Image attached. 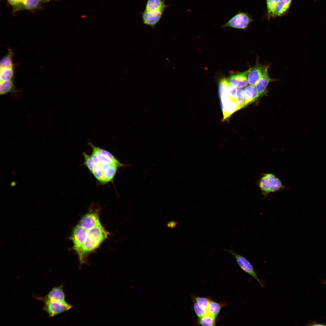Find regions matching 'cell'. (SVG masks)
I'll return each mask as SVG.
<instances>
[{"label":"cell","instance_id":"cell-24","mask_svg":"<svg viewBox=\"0 0 326 326\" xmlns=\"http://www.w3.org/2000/svg\"><path fill=\"white\" fill-rule=\"evenodd\" d=\"M14 88L13 79L0 82V93L1 95L5 94L12 91Z\"/></svg>","mask_w":326,"mask_h":326},{"label":"cell","instance_id":"cell-9","mask_svg":"<svg viewBox=\"0 0 326 326\" xmlns=\"http://www.w3.org/2000/svg\"><path fill=\"white\" fill-rule=\"evenodd\" d=\"M79 224L88 230L101 224L98 213L91 212L87 213L81 218Z\"/></svg>","mask_w":326,"mask_h":326},{"label":"cell","instance_id":"cell-33","mask_svg":"<svg viewBox=\"0 0 326 326\" xmlns=\"http://www.w3.org/2000/svg\"><path fill=\"white\" fill-rule=\"evenodd\" d=\"M42 0V1H44V2H49V1H51L52 0Z\"/></svg>","mask_w":326,"mask_h":326},{"label":"cell","instance_id":"cell-8","mask_svg":"<svg viewBox=\"0 0 326 326\" xmlns=\"http://www.w3.org/2000/svg\"><path fill=\"white\" fill-rule=\"evenodd\" d=\"M251 68L243 72L231 73L227 79L228 81L230 84L238 88L246 87L248 83V75Z\"/></svg>","mask_w":326,"mask_h":326},{"label":"cell","instance_id":"cell-32","mask_svg":"<svg viewBox=\"0 0 326 326\" xmlns=\"http://www.w3.org/2000/svg\"><path fill=\"white\" fill-rule=\"evenodd\" d=\"M322 283H323L325 285H326V280H322Z\"/></svg>","mask_w":326,"mask_h":326},{"label":"cell","instance_id":"cell-28","mask_svg":"<svg viewBox=\"0 0 326 326\" xmlns=\"http://www.w3.org/2000/svg\"><path fill=\"white\" fill-rule=\"evenodd\" d=\"M279 1L280 0H266L268 19L270 18L272 13Z\"/></svg>","mask_w":326,"mask_h":326},{"label":"cell","instance_id":"cell-17","mask_svg":"<svg viewBox=\"0 0 326 326\" xmlns=\"http://www.w3.org/2000/svg\"><path fill=\"white\" fill-rule=\"evenodd\" d=\"M42 0H23L17 7L13 9L14 12L20 10H32L37 8L39 6Z\"/></svg>","mask_w":326,"mask_h":326},{"label":"cell","instance_id":"cell-20","mask_svg":"<svg viewBox=\"0 0 326 326\" xmlns=\"http://www.w3.org/2000/svg\"><path fill=\"white\" fill-rule=\"evenodd\" d=\"M239 110L236 101L231 100L230 103L222 109L224 121L231 116L235 111Z\"/></svg>","mask_w":326,"mask_h":326},{"label":"cell","instance_id":"cell-13","mask_svg":"<svg viewBox=\"0 0 326 326\" xmlns=\"http://www.w3.org/2000/svg\"><path fill=\"white\" fill-rule=\"evenodd\" d=\"M228 81L223 78L219 82L218 92L222 109L228 105L231 101L228 93L226 86Z\"/></svg>","mask_w":326,"mask_h":326},{"label":"cell","instance_id":"cell-18","mask_svg":"<svg viewBox=\"0 0 326 326\" xmlns=\"http://www.w3.org/2000/svg\"><path fill=\"white\" fill-rule=\"evenodd\" d=\"M227 305L225 302H218L212 299L210 301L207 310V314L215 318H218L222 308Z\"/></svg>","mask_w":326,"mask_h":326},{"label":"cell","instance_id":"cell-15","mask_svg":"<svg viewBox=\"0 0 326 326\" xmlns=\"http://www.w3.org/2000/svg\"><path fill=\"white\" fill-rule=\"evenodd\" d=\"M268 66L266 69L261 77L255 86L260 96L266 93L269 83L274 80L273 79L270 78L268 75Z\"/></svg>","mask_w":326,"mask_h":326},{"label":"cell","instance_id":"cell-19","mask_svg":"<svg viewBox=\"0 0 326 326\" xmlns=\"http://www.w3.org/2000/svg\"><path fill=\"white\" fill-rule=\"evenodd\" d=\"M167 7L163 0H148L145 10L148 11H164Z\"/></svg>","mask_w":326,"mask_h":326},{"label":"cell","instance_id":"cell-2","mask_svg":"<svg viewBox=\"0 0 326 326\" xmlns=\"http://www.w3.org/2000/svg\"><path fill=\"white\" fill-rule=\"evenodd\" d=\"M257 184L264 197H267L270 193L282 191L286 188L281 180L271 173L261 174Z\"/></svg>","mask_w":326,"mask_h":326},{"label":"cell","instance_id":"cell-31","mask_svg":"<svg viewBox=\"0 0 326 326\" xmlns=\"http://www.w3.org/2000/svg\"><path fill=\"white\" fill-rule=\"evenodd\" d=\"M308 324H309L308 325H310V326H311V325L312 326H323V325L324 326H325V325H326L325 324H323L318 323H317L316 322H314L313 321L311 322H309Z\"/></svg>","mask_w":326,"mask_h":326},{"label":"cell","instance_id":"cell-5","mask_svg":"<svg viewBox=\"0 0 326 326\" xmlns=\"http://www.w3.org/2000/svg\"><path fill=\"white\" fill-rule=\"evenodd\" d=\"M225 250L229 252L234 257L238 264L243 270L256 280L262 288L264 287V283L259 279L252 264L246 257L236 253L232 249Z\"/></svg>","mask_w":326,"mask_h":326},{"label":"cell","instance_id":"cell-7","mask_svg":"<svg viewBox=\"0 0 326 326\" xmlns=\"http://www.w3.org/2000/svg\"><path fill=\"white\" fill-rule=\"evenodd\" d=\"M88 230L79 224L74 228L70 239L73 243V248L77 254L78 257L81 255L83 246L85 241Z\"/></svg>","mask_w":326,"mask_h":326},{"label":"cell","instance_id":"cell-22","mask_svg":"<svg viewBox=\"0 0 326 326\" xmlns=\"http://www.w3.org/2000/svg\"><path fill=\"white\" fill-rule=\"evenodd\" d=\"M7 54L2 57L0 61V68L14 67V64L13 62V57L14 53L10 48H9Z\"/></svg>","mask_w":326,"mask_h":326},{"label":"cell","instance_id":"cell-3","mask_svg":"<svg viewBox=\"0 0 326 326\" xmlns=\"http://www.w3.org/2000/svg\"><path fill=\"white\" fill-rule=\"evenodd\" d=\"M92 149V153L90 155L94 164L121 163L111 153L100 147L94 145L89 142Z\"/></svg>","mask_w":326,"mask_h":326},{"label":"cell","instance_id":"cell-1","mask_svg":"<svg viewBox=\"0 0 326 326\" xmlns=\"http://www.w3.org/2000/svg\"><path fill=\"white\" fill-rule=\"evenodd\" d=\"M108 235V232L101 224L88 230L82 253L78 257L81 264L86 262L88 256L99 247Z\"/></svg>","mask_w":326,"mask_h":326},{"label":"cell","instance_id":"cell-26","mask_svg":"<svg viewBox=\"0 0 326 326\" xmlns=\"http://www.w3.org/2000/svg\"><path fill=\"white\" fill-rule=\"evenodd\" d=\"M236 101L239 109L245 107V98L244 91L241 88H238L237 89Z\"/></svg>","mask_w":326,"mask_h":326},{"label":"cell","instance_id":"cell-6","mask_svg":"<svg viewBox=\"0 0 326 326\" xmlns=\"http://www.w3.org/2000/svg\"><path fill=\"white\" fill-rule=\"evenodd\" d=\"M253 21L251 16L247 13L239 11L227 22L222 25V27L245 30Z\"/></svg>","mask_w":326,"mask_h":326},{"label":"cell","instance_id":"cell-16","mask_svg":"<svg viewBox=\"0 0 326 326\" xmlns=\"http://www.w3.org/2000/svg\"><path fill=\"white\" fill-rule=\"evenodd\" d=\"M244 93L245 107L256 101L260 96L255 86L250 85L245 88Z\"/></svg>","mask_w":326,"mask_h":326},{"label":"cell","instance_id":"cell-27","mask_svg":"<svg viewBox=\"0 0 326 326\" xmlns=\"http://www.w3.org/2000/svg\"><path fill=\"white\" fill-rule=\"evenodd\" d=\"M193 301V308L198 318L204 316L207 314V311L201 307L197 302Z\"/></svg>","mask_w":326,"mask_h":326},{"label":"cell","instance_id":"cell-14","mask_svg":"<svg viewBox=\"0 0 326 326\" xmlns=\"http://www.w3.org/2000/svg\"><path fill=\"white\" fill-rule=\"evenodd\" d=\"M292 0H280L272 13L270 18L280 17L288 11Z\"/></svg>","mask_w":326,"mask_h":326},{"label":"cell","instance_id":"cell-11","mask_svg":"<svg viewBox=\"0 0 326 326\" xmlns=\"http://www.w3.org/2000/svg\"><path fill=\"white\" fill-rule=\"evenodd\" d=\"M268 66L262 65L257 62L255 65L251 67L248 75V83L250 85L255 86L260 79Z\"/></svg>","mask_w":326,"mask_h":326},{"label":"cell","instance_id":"cell-4","mask_svg":"<svg viewBox=\"0 0 326 326\" xmlns=\"http://www.w3.org/2000/svg\"><path fill=\"white\" fill-rule=\"evenodd\" d=\"M42 301L44 305L42 309L47 313L49 318L54 317L67 311L73 306L66 301L45 300Z\"/></svg>","mask_w":326,"mask_h":326},{"label":"cell","instance_id":"cell-29","mask_svg":"<svg viewBox=\"0 0 326 326\" xmlns=\"http://www.w3.org/2000/svg\"><path fill=\"white\" fill-rule=\"evenodd\" d=\"M226 88L231 100L236 101L237 90L236 87L230 84L228 81Z\"/></svg>","mask_w":326,"mask_h":326},{"label":"cell","instance_id":"cell-25","mask_svg":"<svg viewBox=\"0 0 326 326\" xmlns=\"http://www.w3.org/2000/svg\"><path fill=\"white\" fill-rule=\"evenodd\" d=\"M191 298L193 301L197 302L207 311L209 304L211 300L210 297H201L193 295L191 296Z\"/></svg>","mask_w":326,"mask_h":326},{"label":"cell","instance_id":"cell-23","mask_svg":"<svg viewBox=\"0 0 326 326\" xmlns=\"http://www.w3.org/2000/svg\"><path fill=\"white\" fill-rule=\"evenodd\" d=\"M13 67L0 68V82L12 79L14 75Z\"/></svg>","mask_w":326,"mask_h":326},{"label":"cell","instance_id":"cell-21","mask_svg":"<svg viewBox=\"0 0 326 326\" xmlns=\"http://www.w3.org/2000/svg\"><path fill=\"white\" fill-rule=\"evenodd\" d=\"M218 318H215L207 314L204 316L198 318V319L194 321V324L197 325L203 326H213L216 325Z\"/></svg>","mask_w":326,"mask_h":326},{"label":"cell","instance_id":"cell-12","mask_svg":"<svg viewBox=\"0 0 326 326\" xmlns=\"http://www.w3.org/2000/svg\"><path fill=\"white\" fill-rule=\"evenodd\" d=\"M163 12L162 11L145 10L142 14V21L145 24L154 28L161 19Z\"/></svg>","mask_w":326,"mask_h":326},{"label":"cell","instance_id":"cell-30","mask_svg":"<svg viewBox=\"0 0 326 326\" xmlns=\"http://www.w3.org/2000/svg\"><path fill=\"white\" fill-rule=\"evenodd\" d=\"M177 222L174 221H171L167 223V226L171 228L175 227L178 224Z\"/></svg>","mask_w":326,"mask_h":326},{"label":"cell","instance_id":"cell-10","mask_svg":"<svg viewBox=\"0 0 326 326\" xmlns=\"http://www.w3.org/2000/svg\"><path fill=\"white\" fill-rule=\"evenodd\" d=\"M63 288V284L54 287L46 295L44 296H36L35 298L42 301L45 300L66 301V295Z\"/></svg>","mask_w":326,"mask_h":326}]
</instances>
